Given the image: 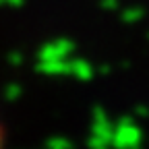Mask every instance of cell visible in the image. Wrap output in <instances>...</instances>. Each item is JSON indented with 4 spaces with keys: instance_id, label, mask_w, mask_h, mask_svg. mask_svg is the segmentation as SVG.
I'll use <instances>...</instances> for the list:
<instances>
[{
    "instance_id": "cell-1",
    "label": "cell",
    "mask_w": 149,
    "mask_h": 149,
    "mask_svg": "<svg viewBox=\"0 0 149 149\" xmlns=\"http://www.w3.org/2000/svg\"><path fill=\"white\" fill-rule=\"evenodd\" d=\"M0 4H21V0H0Z\"/></svg>"
},
{
    "instance_id": "cell-2",
    "label": "cell",
    "mask_w": 149,
    "mask_h": 149,
    "mask_svg": "<svg viewBox=\"0 0 149 149\" xmlns=\"http://www.w3.org/2000/svg\"><path fill=\"white\" fill-rule=\"evenodd\" d=\"M0 149H2V133H0Z\"/></svg>"
}]
</instances>
